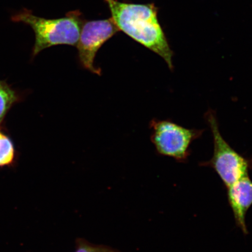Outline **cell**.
I'll use <instances>...</instances> for the list:
<instances>
[{
  "instance_id": "277c9868",
  "label": "cell",
  "mask_w": 252,
  "mask_h": 252,
  "mask_svg": "<svg viewBox=\"0 0 252 252\" xmlns=\"http://www.w3.org/2000/svg\"><path fill=\"white\" fill-rule=\"evenodd\" d=\"M151 140L159 156L179 163H187L191 155V145L201 137L204 130L188 128L170 120L154 119L150 122Z\"/></svg>"
},
{
  "instance_id": "ba28073f",
  "label": "cell",
  "mask_w": 252,
  "mask_h": 252,
  "mask_svg": "<svg viewBox=\"0 0 252 252\" xmlns=\"http://www.w3.org/2000/svg\"><path fill=\"white\" fill-rule=\"evenodd\" d=\"M16 99L14 91L7 85L0 81V123Z\"/></svg>"
},
{
  "instance_id": "3957f363",
  "label": "cell",
  "mask_w": 252,
  "mask_h": 252,
  "mask_svg": "<svg viewBox=\"0 0 252 252\" xmlns=\"http://www.w3.org/2000/svg\"><path fill=\"white\" fill-rule=\"evenodd\" d=\"M205 119L212 132L214 153L212 158L200 163L199 165L212 168L226 189L236 181L249 176L252 169V158L246 157L238 153L223 138L214 110H208L205 114Z\"/></svg>"
},
{
  "instance_id": "7a4b0ae2",
  "label": "cell",
  "mask_w": 252,
  "mask_h": 252,
  "mask_svg": "<svg viewBox=\"0 0 252 252\" xmlns=\"http://www.w3.org/2000/svg\"><path fill=\"white\" fill-rule=\"evenodd\" d=\"M12 20L29 25L32 28L36 37L34 56L53 46H76L83 25L80 16L75 12L64 18L48 20L37 17L26 9L14 15Z\"/></svg>"
},
{
  "instance_id": "9c48e42d",
  "label": "cell",
  "mask_w": 252,
  "mask_h": 252,
  "mask_svg": "<svg viewBox=\"0 0 252 252\" xmlns=\"http://www.w3.org/2000/svg\"><path fill=\"white\" fill-rule=\"evenodd\" d=\"M75 247V252H122L108 246L91 244L83 238L76 239Z\"/></svg>"
},
{
  "instance_id": "5b68a950",
  "label": "cell",
  "mask_w": 252,
  "mask_h": 252,
  "mask_svg": "<svg viewBox=\"0 0 252 252\" xmlns=\"http://www.w3.org/2000/svg\"><path fill=\"white\" fill-rule=\"evenodd\" d=\"M120 31L113 19L88 21L82 25L77 44L81 64L86 70L100 75L101 70L94 67L96 53L106 41Z\"/></svg>"
},
{
  "instance_id": "6da1fadb",
  "label": "cell",
  "mask_w": 252,
  "mask_h": 252,
  "mask_svg": "<svg viewBox=\"0 0 252 252\" xmlns=\"http://www.w3.org/2000/svg\"><path fill=\"white\" fill-rule=\"evenodd\" d=\"M105 1L119 30L159 55L169 70L173 71L174 53L158 21L154 6L123 2L118 0Z\"/></svg>"
},
{
  "instance_id": "8992f818",
  "label": "cell",
  "mask_w": 252,
  "mask_h": 252,
  "mask_svg": "<svg viewBox=\"0 0 252 252\" xmlns=\"http://www.w3.org/2000/svg\"><path fill=\"white\" fill-rule=\"evenodd\" d=\"M226 196L234 215L236 225L244 235L248 234L246 216L252 206V181L250 176L236 181L226 188Z\"/></svg>"
},
{
  "instance_id": "52a82bcc",
  "label": "cell",
  "mask_w": 252,
  "mask_h": 252,
  "mask_svg": "<svg viewBox=\"0 0 252 252\" xmlns=\"http://www.w3.org/2000/svg\"><path fill=\"white\" fill-rule=\"evenodd\" d=\"M15 151L12 141L0 132V166L10 165L13 162Z\"/></svg>"
}]
</instances>
